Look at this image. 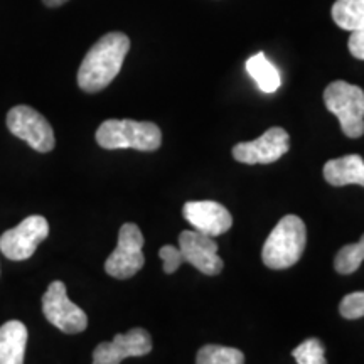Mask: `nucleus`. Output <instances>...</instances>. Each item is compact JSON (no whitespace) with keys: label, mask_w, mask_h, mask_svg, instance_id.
<instances>
[{"label":"nucleus","mask_w":364,"mask_h":364,"mask_svg":"<svg viewBox=\"0 0 364 364\" xmlns=\"http://www.w3.org/2000/svg\"><path fill=\"white\" fill-rule=\"evenodd\" d=\"M144 235L134 223H125L118 233L115 252L105 262V272L113 279L127 280L144 268Z\"/></svg>","instance_id":"nucleus-5"},{"label":"nucleus","mask_w":364,"mask_h":364,"mask_svg":"<svg viewBox=\"0 0 364 364\" xmlns=\"http://www.w3.org/2000/svg\"><path fill=\"white\" fill-rule=\"evenodd\" d=\"M324 105L338 117L341 129L349 139L364 135V91L346 81H332L324 90Z\"/></svg>","instance_id":"nucleus-4"},{"label":"nucleus","mask_w":364,"mask_h":364,"mask_svg":"<svg viewBox=\"0 0 364 364\" xmlns=\"http://www.w3.org/2000/svg\"><path fill=\"white\" fill-rule=\"evenodd\" d=\"M29 332L21 321H9L0 327V364H24Z\"/></svg>","instance_id":"nucleus-14"},{"label":"nucleus","mask_w":364,"mask_h":364,"mask_svg":"<svg viewBox=\"0 0 364 364\" xmlns=\"http://www.w3.org/2000/svg\"><path fill=\"white\" fill-rule=\"evenodd\" d=\"M97 142L107 150L135 149L140 152H154L161 147L162 132L152 122L105 120L97 130Z\"/></svg>","instance_id":"nucleus-3"},{"label":"nucleus","mask_w":364,"mask_h":364,"mask_svg":"<svg viewBox=\"0 0 364 364\" xmlns=\"http://www.w3.org/2000/svg\"><path fill=\"white\" fill-rule=\"evenodd\" d=\"M7 129L41 154L51 152L56 145L51 124L27 105H17L7 113Z\"/></svg>","instance_id":"nucleus-6"},{"label":"nucleus","mask_w":364,"mask_h":364,"mask_svg":"<svg viewBox=\"0 0 364 364\" xmlns=\"http://www.w3.org/2000/svg\"><path fill=\"white\" fill-rule=\"evenodd\" d=\"M152 351V338L142 327L117 334L110 343H102L93 351V364H120L127 358H140Z\"/></svg>","instance_id":"nucleus-10"},{"label":"nucleus","mask_w":364,"mask_h":364,"mask_svg":"<svg viewBox=\"0 0 364 364\" xmlns=\"http://www.w3.org/2000/svg\"><path fill=\"white\" fill-rule=\"evenodd\" d=\"M196 364H245V354L236 348L208 344L198 351Z\"/></svg>","instance_id":"nucleus-17"},{"label":"nucleus","mask_w":364,"mask_h":364,"mask_svg":"<svg viewBox=\"0 0 364 364\" xmlns=\"http://www.w3.org/2000/svg\"><path fill=\"white\" fill-rule=\"evenodd\" d=\"M179 250L184 263L193 265L204 275H218L223 270V260L218 255V245L211 236L196 230H186L179 235Z\"/></svg>","instance_id":"nucleus-11"},{"label":"nucleus","mask_w":364,"mask_h":364,"mask_svg":"<svg viewBox=\"0 0 364 364\" xmlns=\"http://www.w3.org/2000/svg\"><path fill=\"white\" fill-rule=\"evenodd\" d=\"M307 243L304 221L295 215H287L277 223L263 245L262 260L272 270H284L295 265Z\"/></svg>","instance_id":"nucleus-2"},{"label":"nucleus","mask_w":364,"mask_h":364,"mask_svg":"<svg viewBox=\"0 0 364 364\" xmlns=\"http://www.w3.org/2000/svg\"><path fill=\"white\" fill-rule=\"evenodd\" d=\"M292 356L297 364H327L324 344L316 338H311L299 344L292 351Z\"/></svg>","instance_id":"nucleus-19"},{"label":"nucleus","mask_w":364,"mask_h":364,"mask_svg":"<svg viewBox=\"0 0 364 364\" xmlns=\"http://www.w3.org/2000/svg\"><path fill=\"white\" fill-rule=\"evenodd\" d=\"M130 39L124 33H108L100 38L86 53L78 70V86L86 93H98L107 88L124 66Z\"/></svg>","instance_id":"nucleus-1"},{"label":"nucleus","mask_w":364,"mask_h":364,"mask_svg":"<svg viewBox=\"0 0 364 364\" xmlns=\"http://www.w3.org/2000/svg\"><path fill=\"white\" fill-rule=\"evenodd\" d=\"M44 2V6L46 7H61V6H65V4L68 2V0H43Z\"/></svg>","instance_id":"nucleus-23"},{"label":"nucleus","mask_w":364,"mask_h":364,"mask_svg":"<svg viewBox=\"0 0 364 364\" xmlns=\"http://www.w3.org/2000/svg\"><path fill=\"white\" fill-rule=\"evenodd\" d=\"M364 262V235L358 243L346 245L336 255L334 260V268L338 273H343V275H349V273H354L361 267Z\"/></svg>","instance_id":"nucleus-18"},{"label":"nucleus","mask_w":364,"mask_h":364,"mask_svg":"<svg viewBox=\"0 0 364 364\" xmlns=\"http://www.w3.org/2000/svg\"><path fill=\"white\" fill-rule=\"evenodd\" d=\"M43 312L46 318L66 334H78L88 326V317L83 309L73 304L66 294V285L54 280L43 295Z\"/></svg>","instance_id":"nucleus-7"},{"label":"nucleus","mask_w":364,"mask_h":364,"mask_svg":"<svg viewBox=\"0 0 364 364\" xmlns=\"http://www.w3.org/2000/svg\"><path fill=\"white\" fill-rule=\"evenodd\" d=\"M49 235V223L43 216H27L21 225L0 236V252L9 260L22 262L31 258Z\"/></svg>","instance_id":"nucleus-8"},{"label":"nucleus","mask_w":364,"mask_h":364,"mask_svg":"<svg viewBox=\"0 0 364 364\" xmlns=\"http://www.w3.org/2000/svg\"><path fill=\"white\" fill-rule=\"evenodd\" d=\"M339 312L344 318L364 317V292H353L341 300Z\"/></svg>","instance_id":"nucleus-20"},{"label":"nucleus","mask_w":364,"mask_h":364,"mask_svg":"<svg viewBox=\"0 0 364 364\" xmlns=\"http://www.w3.org/2000/svg\"><path fill=\"white\" fill-rule=\"evenodd\" d=\"M247 73L263 93H275L280 88V75L263 53H257L247 61Z\"/></svg>","instance_id":"nucleus-15"},{"label":"nucleus","mask_w":364,"mask_h":364,"mask_svg":"<svg viewBox=\"0 0 364 364\" xmlns=\"http://www.w3.org/2000/svg\"><path fill=\"white\" fill-rule=\"evenodd\" d=\"M324 179L331 186L343 188V186L358 184L364 188V161L361 156H344L327 161L324 166Z\"/></svg>","instance_id":"nucleus-13"},{"label":"nucleus","mask_w":364,"mask_h":364,"mask_svg":"<svg viewBox=\"0 0 364 364\" xmlns=\"http://www.w3.org/2000/svg\"><path fill=\"white\" fill-rule=\"evenodd\" d=\"M182 215L193 230L211 238L225 235L233 226L231 213L216 201H189L182 208Z\"/></svg>","instance_id":"nucleus-12"},{"label":"nucleus","mask_w":364,"mask_h":364,"mask_svg":"<svg viewBox=\"0 0 364 364\" xmlns=\"http://www.w3.org/2000/svg\"><path fill=\"white\" fill-rule=\"evenodd\" d=\"M348 48H349V53H351L354 58L364 61V29H359V31H354V33H351Z\"/></svg>","instance_id":"nucleus-22"},{"label":"nucleus","mask_w":364,"mask_h":364,"mask_svg":"<svg viewBox=\"0 0 364 364\" xmlns=\"http://www.w3.org/2000/svg\"><path fill=\"white\" fill-rule=\"evenodd\" d=\"M159 257H161L162 265H164V272L166 273H174L177 268H179L182 263H184V258H182L181 250L172 247V245H166L159 250Z\"/></svg>","instance_id":"nucleus-21"},{"label":"nucleus","mask_w":364,"mask_h":364,"mask_svg":"<svg viewBox=\"0 0 364 364\" xmlns=\"http://www.w3.org/2000/svg\"><path fill=\"white\" fill-rule=\"evenodd\" d=\"M290 149V136L282 127L268 129L252 142H241L233 147V157L241 164H273L284 157Z\"/></svg>","instance_id":"nucleus-9"},{"label":"nucleus","mask_w":364,"mask_h":364,"mask_svg":"<svg viewBox=\"0 0 364 364\" xmlns=\"http://www.w3.org/2000/svg\"><path fill=\"white\" fill-rule=\"evenodd\" d=\"M331 12L341 29L349 33L364 29V0H336Z\"/></svg>","instance_id":"nucleus-16"}]
</instances>
